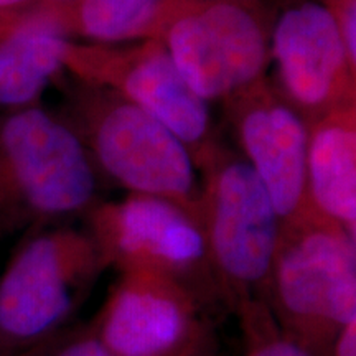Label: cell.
<instances>
[{"mask_svg": "<svg viewBox=\"0 0 356 356\" xmlns=\"http://www.w3.org/2000/svg\"><path fill=\"white\" fill-rule=\"evenodd\" d=\"M246 315V356H317L275 325L264 305L251 304Z\"/></svg>", "mask_w": 356, "mask_h": 356, "instance_id": "15", "label": "cell"}, {"mask_svg": "<svg viewBox=\"0 0 356 356\" xmlns=\"http://www.w3.org/2000/svg\"><path fill=\"white\" fill-rule=\"evenodd\" d=\"M95 142L102 167L127 188L172 203L190 197L195 173L186 145L132 102L102 118Z\"/></svg>", "mask_w": 356, "mask_h": 356, "instance_id": "7", "label": "cell"}, {"mask_svg": "<svg viewBox=\"0 0 356 356\" xmlns=\"http://www.w3.org/2000/svg\"><path fill=\"white\" fill-rule=\"evenodd\" d=\"M165 0H79L81 32L99 42L140 37L157 19Z\"/></svg>", "mask_w": 356, "mask_h": 356, "instance_id": "14", "label": "cell"}, {"mask_svg": "<svg viewBox=\"0 0 356 356\" xmlns=\"http://www.w3.org/2000/svg\"><path fill=\"white\" fill-rule=\"evenodd\" d=\"M203 332L168 275L132 270L106 304L95 337L114 356H173Z\"/></svg>", "mask_w": 356, "mask_h": 356, "instance_id": "6", "label": "cell"}, {"mask_svg": "<svg viewBox=\"0 0 356 356\" xmlns=\"http://www.w3.org/2000/svg\"><path fill=\"white\" fill-rule=\"evenodd\" d=\"M340 37L343 42L348 65L356 61V3L355 0H343L340 15L337 17Z\"/></svg>", "mask_w": 356, "mask_h": 356, "instance_id": "17", "label": "cell"}, {"mask_svg": "<svg viewBox=\"0 0 356 356\" xmlns=\"http://www.w3.org/2000/svg\"><path fill=\"white\" fill-rule=\"evenodd\" d=\"M279 216L246 162L225 167L213 186L208 246L220 270L238 286H254L273 269Z\"/></svg>", "mask_w": 356, "mask_h": 356, "instance_id": "5", "label": "cell"}, {"mask_svg": "<svg viewBox=\"0 0 356 356\" xmlns=\"http://www.w3.org/2000/svg\"><path fill=\"white\" fill-rule=\"evenodd\" d=\"M273 266L289 335L310 351L330 348L337 332L356 320L353 236L332 222L286 243L279 238Z\"/></svg>", "mask_w": 356, "mask_h": 356, "instance_id": "1", "label": "cell"}, {"mask_svg": "<svg viewBox=\"0 0 356 356\" xmlns=\"http://www.w3.org/2000/svg\"><path fill=\"white\" fill-rule=\"evenodd\" d=\"M97 256L76 234H43L13 259L0 282V332L32 340L65 320Z\"/></svg>", "mask_w": 356, "mask_h": 356, "instance_id": "3", "label": "cell"}, {"mask_svg": "<svg viewBox=\"0 0 356 356\" xmlns=\"http://www.w3.org/2000/svg\"><path fill=\"white\" fill-rule=\"evenodd\" d=\"M122 88L134 106L152 115L185 145L197 144L207 134V101L190 88L167 50L140 56L124 76Z\"/></svg>", "mask_w": 356, "mask_h": 356, "instance_id": "12", "label": "cell"}, {"mask_svg": "<svg viewBox=\"0 0 356 356\" xmlns=\"http://www.w3.org/2000/svg\"><path fill=\"white\" fill-rule=\"evenodd\" d=\"M330 350L333 356H356V320L337 332Z\"/></svg>", "mask_w": 356, "mask_h": 356, "instance_id": "18", "label": "cell"}, {"mask_svg": "<svg viewBox=\"0 0 356 356\" xmlns=\"http://www.w3.org/2000/svg\"><path fill=\"white\" fill-rule=\"evenodd\" d=\"M241 140L280 218L299 211L307 188L309 136L299 115L286 106L261 104L243 118Z\"/></svg>", "mask_w": 356, "mask_h": 356, "instance_id": "10", "label": "cell"}, {"mask_svg": "<svg viewBox=\"0 0 356 356\" xmlns=\"http://www.w3.org/2000/svg\"><path fill=\"white\" fill-rule=\"evenodd\" d=\"M213 340L204 330L202 335L195 338L190 345H186L184 350L178 351L173 356H215L213 355ZM56 356H114L111 351L101 343L95 335L84 337L81 340L73 341L68 346H65Z\"/></svg>", "mask_w": 356, "mask_h": 356, "instance_id": "16", "label": "cell"}, {"mask_svg": "<svg viewBox=\"0 0 356 356\" xmlns=\"http://www.w3.org/2000/svg\"><path fill=\"white\" fill-rule=\"evenodd\" d=\"M104 238L132 270L167 275L193 266L207 252V238L175 203L136 195L106 218Z\"/></svg>", "mask_w": 356, "mask_h": 356, "instance_id": "8", "label": "cell"}, {"mask_svg": "<svg viewBox=\"0 0 356 356\" xmlns=\"http://www.w3.org/2000/svg\"><path fill=\"white\" fill-rule=\"evenodd\" d=\"M167 53L190 88L204 101L248 86L266 65L259 22L231 2L195 8L173 22Z\"/></svg>", "mask_w": 356, "mask_h": 356, "instance_id": "2", "label": "cell"}, {"mask_svg": "<svg viewBox=\"0 0 356 356\" xmlns=\"http://www.w3.org/2000/svg\"><path fill=\"white\" fill-rule=\"evenodd\" d=\"M307 185L323 216L355 238L356 136L350 119L325 122L312 136Z\"/></svg>", "mask_w": 356, "mask_h": 356, "instance_id": "13", "label": "cell"}, {"mask_svg": "<svg viewBox=\"0 0 356 356\" xmlns=\"http://www.w3.org/2000/svg\"><path fill=\"white\" fill-rule=\"evenodd\" d=\"M273 51L284 86L305 106L323 104L348 65L337 15L315 2L282 13L274 30Z\"/></svg>", "mask_w": 356, "mask_h": 356, "instance_id": "9", "label": "cell"}, {"mask_svg": "<svg viewBox=\"0 0 356 356\" xmlns=\"http://www.w3.org/2000/svg\"><path fill=\"white\" fill-rule=\"evenodd\" d=\"M29 2H33V0H0V10H7V8L24 6V3Z\"/></svg>", "mask_w": 356, "mask_h": 356, "instance_id": "19", "label": "cell"}, {"mask_svg": "<svg viewBox=\"0 0 356 356\" xmlns=\"http://www.w3.org/2000/svg\"><path fill=\"white\" fill-rule=\"evenodd\" d=\"M0 145L20 193L35 210L61 215L95 195V175L78 137L40 109L10 115Z\"/></svg>", "mask_w": 356, "mask_h": 356, "instance_id": "4", "label": "cell"}, {"mask_svg": "<svg viewBox=\"0 0 356 356\" xmlns=\"http://www.w3.org/2000/svg\"><path fill=\"white\" fill-rule=\"evenodd\" d=\"M70 58L61 22L51 13L20 20L0 37V106L37 99Z\"/></svg>", "mask_w": 356, "mask_h": 356, "instance_id": "11", "label": "cell"}]
</instances>
